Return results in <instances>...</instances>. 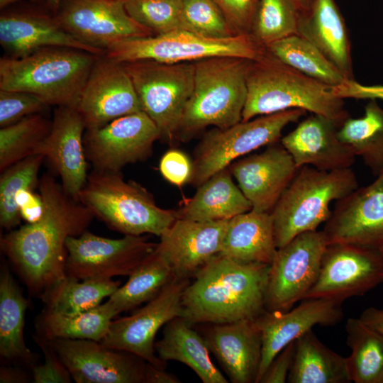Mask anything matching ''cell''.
Returning a JSON list of instances; mask_svg holds the SVG:
<instances>
[{
  "label": "cell",
  "instance_id": "1",
  "mask_svg": "<svg viewBox=\"0 0 383 383\" xmlns=\"http://www.w3.org/2000/svg\"><path fill=\"white\" fill-rule=\"evenodd\" d=\"M38 189L44 204L40 218L9 231L0 245L29 294L40 298L66 276L67 238L87 231L94 216L50 173L40 179Z\"/></svg>",
  "mask_w": 383,
  "mask_h": 383
},
{
  "label": "cell",
  "instance_id": "2",
  "mask_svg": "<svg viewBox=\"0 0 383 383\" xmlns=\"http://www.w3.org/2000/svg\"><path fill=\"white\" fill-rule=\"evenodd\" d=\"M269 269L268 264L214 256L185 287L181 317L191 326L255 319L266 310Z\"/></svg>",
  "mask_w": 383,
  "mask_h": 383
},
{
  "label": "cell",
  "instance_id": "3",
  "mask_svg": "<svg viewBox=\"0 0 383 383\" xmlns=\"http://www.w3.org/2000/svg\"><path fill=\"white\" fill-rule=\"evenodd\" d=\"M241 121L288 109H300L340 123L350 117L343 99L332 87L283 63L265 49L251 60Z\"/></svg>",
  "mask_w": 383,
  "mask_h": 383
},
{
  "label": "cell",
  "instance_id": "4",
  "mask_svg": "<svg viewBox=\"0 0 383 383\" xmlns=\"http://www.w3.org/2000/svg\"><path fill=\"white\" fill-rule=\"evenodd\" d=\"M100 55L67 48H47L0 60V89L34 94L48 106L77 107Z\"/></svg>",
  "mask_w": 383,
  "mask_h": 383
},
{
  "label": "cell",
  "instance_id": "5",
  "mask_svg": "<svg viewBox=\"0 0 383 383\" xmlns=\"http://www.w3.org/2000/svg\"><path fill=\"white\" fill-rule=\"evenodd\" d=\"M250 60L213 57L194 63L192 95L175 137L185 141L207 126L224 129L241 121Z\"/></svg>",
  "mask_w": 383,
  "mask_h": 383
},
{
  "label": "cell",
  "instance_id": "6",
  "mask_svg": "<svg viewBox=\"0 0 383 383\" xmlns=\"http://www.w3.org/2000/svg\"><path fill=\"white\" fill-rule=\"evenodd\" d=\"M78 199L108 228L130 235L160 236L178 218L177 211L157 205L152 195L121 172L93 170Z\"/></svg>",
  "mask_w": 383,
  "mask_h": 383
},
{
  "label": "cell",
  "instance_id": "7",
  "mask_svg": "<svg viewBox=\"0 0 383 383\" xmlns=\"http://www.w3.org/2000/svg\"><path fill=\"white\" fill-rule=\"evenodd\" d=\"M358 187L351 168L323 171L300 167L272 210L277 248L305 232L317 231L331 215L330 204Z\"/></svg>",
  "mask_w": 383,
  "mask_h": 383
},
{
  "label": "cell",
  "instance_id": "8",
  "mask_svg": "<svg viewBox=\"0 0 383 383\" xmlns=\"http://www.w3.org/2000/svg\"><path fill=\"white\" fill-rule=\"evenodd\" d=\"M265 50L250 35L210 38L179 29L119 41L107 48L104 55L120 63L139 60L181 63L222 56L254 60Z\"/></svg>",
  "mask_w": 383,
  "mask_h": 383
},
{
  "label": "cell",
  "instance_id": "9",
  "mask_svg": "<svg viewBox=\"0 0 383 383\" xmlns=\"http://www.w3.org/2000/svg\"><path fill=\"white\" fill-rule=\"evenodd\" d=\"M300 109H288L240 121L229 128H215L198 144L189 182L199 187L226 169L237 158L282 138L284 128L306 114Z\"/></svg>",
  "mask_w": 383,
  "mask_h": 383
},
{
  "label": "cell",
  "instance_id": "10",
  "mask_svg": "<svg viewBox=\"0 0 383 383\" xmlns=\"http://www.w3.org/2000/svg\"><path fill=\"white\" fill-rule=\"evenodd\" d=\"M122 64L143 111L157 126L160 139L172 141L193 91L194 63L139 60Z\"/></svg>",
  "mask_w": 383,
  "mask_h": 383
},
{
  "label": "cell",
  "instance_id": "11",
  "mask_svg": "<svg viewBox=\"0 0 383 383\" xmlns=\"http://www.w3.org/2000/svg\"><path fill=\"white\" fill-rule=\"evenodd\" d=\"M157 245L143 235L112 239L86 231L66 241V275L80 280L129 276Z\"/></svg>",
  "mask_w": 383,
  "mask_h": 383
},
{
  "label": "cell",
  "instance_id": "12",
  "mask_svg": "<svg viewBox=\"0 0 383 383\" xmlns=\"http://www.w3.org/2000/svg\"><path fill=\"white\" fill-rule=\"evenodd\" d=\"M323 231L299 234L277 248L270 265L265 293V309L287 311L316 282L327 246Z\"/></svg>",
  "mask_w": 383,
  "mask_h": 383
},
{
  "label": "cell",
  "instance_id": "13",
  "mask_svg": "<svg viewBox=\"0 0 383 383\" xmlns=\"http://www.w3.org/2000/svg\"><path fill=\"white\" fill-rule=\"evenodd\" d=\"M189 283V279L176 277L144 306L128 316L113 320L100 343L165 369L167 362L155 355V338L162 326L182 316V296Z\"/></svg>",
  "mask_w": 383,
  "mask_h": 383
},
{
  "label": "cell",
  "instance_id": "14",
  "mask_svg": "<svg viewBox=\"0 0 383 383\" xmlns=\"http://www.w3.org/2000/svg\"><path fill=\"white\" fill-rule=\"evenodd\" d=\"M383 282L379 250L346 243L327 245L316 282L304 297L343 301Z\"/></svg>",
  "mask_w": 383,
  "mask_h": 383
},
{
  "label": "cell",
  "instance_id": "15",
  "mask_svg": "<svg viewBox=\"0 0 383 383\" xmlns=\"http://www.w3.org/2000/svg\"><path fill=\"white\" fill-rule=\"evenodd\" d=\"M159 139L157 126L141 111L86 130L83 141L87 159L94 170L119 172L126 165L148 157Z\"/></svg>",
  "mask_w": 383,
  "mask_h": 383
},
{
  "label": "cell",
  "instance_id": "16",
  "mask_svg": "<svg viewBox=\"0 0 383 383\" xmlns=\"http://www.w3.org/2000/svg\"><path fill=\"white\" fill-rule=\"evenodd\" d=\"M56 12L64 30L104 51L119 41L153 35L129 16L124 0H62Z\"/></svg>",
  "mask_w": 383,
  "mask_h": 383
},
{
  "label": "cell",
  "instance_id": "17",
  "mask_svg": "<svg viewBox=\"0 0 383 383\" xmlns=\"http://www.w3.org/2000/svg\"><path fill=\"white\" fill-rule=\"evenodd\" d=\"M375 177L335 201L323 230L328 245L383 247V170Z\"/></svg>",
  "mask_w": 383,
  "mask_h": 383
},
{
  "label": "cell",
  "instance_id": "18",
  "mask_svg": "<svg viewBox=\"0 0 383 383\" xmlns=\"http://www.w3.org/2000/svg\"><path fill=\"white\" fill-rule=\"evenodd\" d=\"M86 130L101 128L121 116L143 111L132 80L122 63L97 57L77 107Z\"/></svg>",
  "mask_w": 383,
  "mask_h": 383
},
{
  "label": "cell",
  "instance_id": "19",
  "mask_svg": "<svg viewBox=\"0 0 383 383\" xmlns=\"http://www.w3.org/2000/svg\"><path fill=\"white\" fill-rule=\"evenodd\" d=\"M77 383H144L147 362L83 339L48 340Z\"/></svg>",
  "mask_w": 383,
  "mask_h": 383
},
{
  "label": "cell",
  "instance_id": "20",
  "mask_svg": "<svg viewBox=\"0 0 383 383\" xmlns=\"http://www.w3.org/2000/svg\"><path fill=\"white\" fill-rule=\"evenodd\" d=\"M341 303L323 298L305 299L292 310H265L256 318L262 342L256 383H260L273 359L290 343L314 326H333L339 323L343 316Z\"/></svg>",
  "mask_w": 383,
  "mask_h": 383
},
{
  "label": "cell",
  "instance_id": "21",
  "mask_svg": "<svg viewBox=\"0 0 383 383\" xmlns=\"http://www.w3.org/2000/svg\"><path fill=\"white\" fill-rule=\"evenodd\" d=\"M228 169L252 209L270 213L299 168L282 145L272 144L262 152L232 163Z\"/></svg>",
  "mask_w": 383,
  "mask_h": 383
},
{
  "label": "cell",
  "instance_id": "22",
  "mask_svg": "<svg viewBox=\"0 0 383 383\" xmlns=\"http://www.w3.org/2000/svg\"><path fill=\"white\" fill-rule=\"evenodd\" d=\"M85 131L76 108L57 106L50 133L37 150V155L47 158L59 174L65 191L77 199L89 175L83 141Z\"/></svg>",
  "mask_w": 383,
  "mask_h": 383
},
{
  "label": "cell",
  "instance_id": "23",
  "mask_svg": "<svg viewBox=\"0 0 383 383\" xmlns=\"http://www.w3.org/2000/svg\"><path fill=\"white\" fill-rule=\"evenodd\" d=\"M228 221L177 218L160 236L156 250L166 258L177 278L189 279L220 254Z\"/></svg>",
  "mask_w": 383,
  "mask_h": 383
},
{
  "label": "cell",
  "instance_id": "24",
  "mask_svg": "<svg viewBox=\"0 0 383 383\" xmlns=\"http://www.w3.org/2000/svg\"><path fill=\"white\" fill-rule=\"evenodd\" d=\"M341 124L325 116L311 113L282 137L281 144L298 168L305 165L323 171L351 168L356 155L338 137Z\"/></svg>",
  "mask_w": 383,
  "mask_h": 383
},
{
  "label": "cell",
  "instance_id": "25",
  "mask_svg": "<svg viewBox=\"0 0 383 383\" xmlns=\"http://www.w3.org/2000/svg\"><path fill=\"white\" fill-rule=\"evenodd\" d=\"M203 337L232 383H256L262 342L255 319L204 324Z\"/></svg>",
  "mask_w": 383,
  "mask_h": 383
},
{
  "label": "cell",
  "instance_id": "26",
  "mask_svg": "<svg viewBox=\"0 0 383 383\" xmlns=\"http://www.w3.org/2000/svg\"><path fill=\"white\" fill-rule=\"evenodd\" d=\"M0 44L10 57L20 58L47 48H67L96 55L105 51L87 45L64 30L55 18L31 13L0 17Z\"/></svg>",
  "mask_w": 383,
  "mask_h": 383
},
{
  "label": "cell",
  "instance_id": "27",
  "mask_svg": "<svg viewBox=\"0 0 383 383\" xmlns=\"http://www.w3.org/2000/svg\"><path fill=\"white\" fill-rule=\"evenodd\" d=\"M297 35L318 48L346 78L354 79L348 29L334 0H315L308 11L299 14Z\"/></svg>",
  "mask_w": 383,
  "mask_h": 383
},
{
  "label": "cell",
  "instance_id": "28",
  "mask_svg": "<svg viewBox=\"0 0 383 383\" xmlns=\"http://www.w3.org/2000/svg\"><path fill=\"white\" fill-rule=\"evenodd\" d=\"M277 250L271 213L251 209L229 219L220 254L243 263L270 265Z\"/></svg>",
  "mask_w": 383,
  "mask_h": 383
},
{
  "label": "cell",
  "instance_id": "29",
  "mask_svg": "<svg viewBox=\"0 0 383 383\" xmlns=\"http://www.w3.org/2000/svg\"><path fill=\"white\" fill-rule=\"evenodd\" d=\"M28 301L7 265L0 271V355L6 362L32 367L38 355L27 346L23 329Z\"/></svg>",
  "mask_w": 383,
  "mask_h": 383
},
{
  "label": "cell",
  "instance_id": "30",
  "mask_svg": "<svg viewBox=\"0 0 383 383\" xmlns=\"http://www.w3.org/2000/svg\"><path fill=\"white\" fill-rule=\"evenodd\" d=\"M223 169L198 187L192 198L177 211L178 218L196 221L228 220L252 209L228 169Z\"/></svg>",
  "mask_w": 383,
  "mask_h": 383
},
{
  "label": "cell",
  "instance_id": "31",
  "mask_svg": "<svg viewBox=\"0 0 383 383\" xmlns=\"http://www.w3.org/2000/svg\"><path fill=\"white\" fill-rule=\"evenodd\" d=\"M155 352L162 360H175L191 368L203 383H227L226 377L210 357L203 337L178 316L165 326L163 337L155 342Z\"/></svg>",
  "mask_w": 383,
  "mask_h": 383
},
{
  "label": "cell",
  "instance_id": "32",
  "mask_svg": "<svg viewBox=\"0 0 383 383\" xmlns=\"http://www.w3.org/2000/svg\"><path fill=\"white\" fill-rule=\"evenodd\" d=\"M289 383H348L345 357L335 353L309 330L295 340Z\"/></svg>",
  "mask_w": 383,
  "mask_h": 383
},
{
  "label": "cell",
  "instance_id": "33",
  "mask_svg": "<svg viewBox=\"0 0 383 383\" xmlns=\"http://www.w3.org/2000/svg\"><path fill=\"white\" fill-rule=\"evenodd\" d=\"M117 315L108 301L91 309L74 314L43 309L36 317L35 333L47 340L83 339L101 342Z\"/></svg>",
  "mask_w": 383,
  "mask_h": 383
},
{
  "label": "cell",
  "instance_id": "34",
  "mask_svg": "<svg viewBox=\"0 0 383 383\" xmlns=\"http://www.w3.org/2000/svg\"><path fill=\"white\" fill-rule=\"evenodd\" d=\"M107 300L117 314L155 298L177 277L166 258L155 250L145 258Z\"/></svg>",
  "mask_w": 383,
  "mask_h": 383
},
{
  "label": "cell",
  "instance_id": "35",
  "mask_svg": "<svg viewBox=\"0 0 383 383\" xmlns=\"http://www.w3.org/2000/svg\"><path fill=\"white\" fill-rule=\"evenodd\" d=\"M338 137L362 158L374 177L383 170V109L377 100H370L362 117L345 120Z\"/></svg>",
  "mask_w": 383,
  "mask_h": 383
},
{
  "label": "cell",
  "instance_id": "36",
  "mask_svg": "<svg viewBox=\"0 0 383 383\" xmlns=\"http://www.w3.org/2000/svg\"><path fill=\"white\" fill-rule=\"evenodd\" d=\"M345 331L351 350L345 357L351 382L383 383V335L359 318H349Z\"/></svg>",
  "mask_w": 383,
  "mask_h": 383
},
{
  "label": "cell",
  "instance_id": "37",
  "mask_svg": "<svg viewBox=\"0 0 383 383\" xmlns=\"http://www.w3.org/2000/svg\"><path fill=\"white\" fill-rule=\"evenodd\" d=\"M121 285L111 279H77L66 275L40 296L44 309L63 314H74L95 308L109 298Z\"/></svg>",
  "mask_w": 383,
  "mask_h": 383
},
{
  "label": "cell",
  "instance_id": "38",
  "mask_svg": "<svg viewBox=\"0 0 383 383\" xmlns=\"http://www.w3.org/2000/svg\"><path fill=\"white\" fill-rule=\"evenodd\" d=\"M266 50L283 63L328 86L348 78L309 41L295 34L267 45Z\"/></svg>",
  "mask_w": 383,
  "mask_h": 383
},
{
  "label": "cell",
  "instance_id": "39",
  "mask_svg": "<svg viewBox=\"0 0 383 383\" xmlns=\"http://www.w3.org/2000/svg\"><path fill=\"white\" fill-rule=\"evenodd\" d=\"M52 121L42 113L27 116L0 129V171L29 156L37 150L51 129Z\"/></svg>",
  "mask_w": 383,
  "mask_h": 383
},
{
  "label": "cell",
  "instance_id": "40",
  "mask_svg": "<svg viewBox=\"0 0 383 383\" xmlns=\"http://www.w3.org/2000/svg\"><path fill=\"white\" fill-rule=\"evenodd\" d=\"M45 157L29 156L11 165L1 172L0 177V226L13 230L20 223L21 216L15 201L18 193L38 187V174Z\"/></svg>",
  "mask_w": 383,
  "mask_h": 383
},
{
  "label": "cell",
  "instance_id": "41",
  "mask_svg": "<svg viewBox=\"0 0 383 383\" xmlns=\"http://www.w3.org/2000/svg\"><path fill=\"white\" fill-rule=\"evenodd\" d=\"M299 13L289 0H259L250 35L260 45L297 34Z\"/></svg>",
  "mask_w": 383,
  "mask_h": 383
},
{
  "label": "cell",
  "instance_id": "42",
  "mask_svg": "<svg viewBox=\"0 0 383 383\" xmlns=\"http://www.w3.org/2000/svg\"><path fill=\"white\" fill-rule=\"evenodd\" d=\"M183 0H124L126 10L153 35L182 29Z\"/></svg>",
  "mask_w": 383,
  "mask_h": 383
},
{
  "label": "cell",
  "instance_id": "43",
  "mask_svg": "<svg viewBox=\"0 0 383 383\" xmlns=\"http://www.w3.org/2000/svg\"><path fill=\"white\" fill-rule=\"evenodd\" d=\"M182 27L210 38L237 35L213 0H183Z\"/></svg>",
  "mask_w": 383,
  "mask_h": 383
},
{
  "label": "cell",
  "instance_id": "44",
  "mask_svg": "<svg viewBox=\"0 0 383 383\" xmlns=\"http://www.w3.org/2000/svg\"><path fill=\"white\" fill-rule=\"evenodd\" d=\"M49 106L38 96L21 91L0 89V126L5 127Z\"/></svg>",
  "mask_w": 383,
  "mask_h": 383
},
{
  "label": "cell",
  "instance_id": "45",
  "mask_svg": "<svg viewBox=\"0 0 383 383\" xmlns=\"http://www.w3.org/2000/svg\"><path fill=\"white\" fill-rule=\"evenodd\" d=\"M32 338L41 350L45 359L43 364L37 363L31 367L33 382L70 383L72 378L50 341L36 333L33 334Z\"/></svg>",
  "mask_w": 383,
  "mask_h": 383
},
{
  "label": "cell",
  "instance_id": "46",
  "mask_svg": "<svg viewBox=\"0 0 383 383\" xmlns=\"http://www.w3.org/2000/svg\"><path fill=\"white\" fill-rule=\"evenodd\" d=\"M237 35H250L259 0H213Z\"/></svg>",
  "mask_w": 383,
  "mask_h": 383
},
{
  "label": "cell",
  "instance_id": "47",
  "mask_svg": "<svg viewBox=\"0 0 383 383\" xmlns=\"http://www.w3.org/2000/svg\"><path fill=\"white\" fill-rule=\"evenodd\" d=\"M162 177L172 184L180 187L189 182L192 172V162L182 151L170 150L165 152L160 162Z\"/></svg>",
  "mask_w": 383,
  "mask_h": 383
},
{
  "label": "cell",
  "instance_id": "48",
  "mask_svg": "<svg viewBox=\"0 0 383 383\" xmlns=\"http://www.w3.org/2000/svg\"><path fill=\"white\" fill-rule=\"evenodd\" d=\"M295 340L287 345L272 361L260 383H284L292 365Z\"/></svg>",
  "mask_w": 383,
  "mask_h": 383
},
{
  "label": "cell",
  "instance_id": "49",
  "mask_svg": "<svg viewBox=\"0 0 383 383\" xmlns=\"http://www.w3.org/2000/svg\"><path fill=\"white\" fill-rule=\"evenodd\" d=\"M333 94L342 99H380L383 101V86H365L347 79L339 86L332 87Z\"/></svg>",
  "mask_w": 383,
  "mask_h": 383
},
{
  "label": "cell",
  "instance_id": "50",
  "mask_svg": "<svg viewBox=\"0 0 383 383\" xmlns=\"http://www.w3.org/2000/svg\"><path fill=\"white\" fill-rule=\"evenodd\" d=\"M15 201L21 218L27 223H34L42 216L44 204L40 193L35 194L32 189L23 190L16 194Z\"/></svg>",
  "mask_w": 383,
  "mask_h": 383
},
{
  "label": "cell",
  "instance_id": "51",
  "mask_svg": "<svg viewBox=\"0 0 383 383\" xmlns=\"http://www.w3.org/2000/svg\"><path fill=\"white\" fill-rule=\"evenodd\" d=\"M180 380L173 374L165 369H160L150 363H146L144 383H179Z\"/></svg>",
  "mask_w": 383,
  "mask_h": 383
},
{
  "label": "cell",
  "instance_id": "52",
  "mask_svg": "<svg viewBox=\"0 0 383 383\" xmlns=\"http://www.w3.org/2000/svg\"><path fill=\"white\" fill-rule=\"evenodd\" d=\"M29 382V376L25 370L9 365L0 368L1 383H26Z\"/></svg>",
  "mask_w": 383,
  "mask_h": 383
},
{
  "label": "cell",
  "instance_id": "53",
  "mask_svg": "<svg viewBox=\"0 0 383 383\" xmlns=\"http://www.w3.org/2000/svg\"><path fill=\"white\" fill-rule=\"evenodd\" d=\"M359 318L365 324L383 335V310L374 307L365 309Z\"/></svg>",
  "mask_w": 383,
  "mask_h": 383
},
{
  "label": "cell",
  "instance_id": "54",
  "mask_svg": "<svg viewBox=\"0 0 383 383\" xmlns=\"http://www.w3.org/2000/svg\"><path fill=\"white\" fill-rule=\"evenodd\" d=\"M299 11V14L308 11L315 0H289Z\"/></svg>",
  "mask_w": 383,
  "mask_h": 383
},
{
  "label": "cell",
  "instance_id": "55",
  "mask_svg": "<svg viewBox=\"0 0 383 383\" xmlns=\"http://www.w3.org/2000/svg\"><path fill=\"white\" fill-rule=\"evenodd\" d=\"M62 0H48V4L55 11H57Z\"/></svg>",
  "mask_w": 383,
  "mask_h": 383
},
{
  "label": "cell",
  "instance_id": "56",
  "mask_svg": "<svg viewBox=\"0 0 383 383\" xmlns=\"http://www.w3.org/2000/svg\"><path fill=\"white\" fill-rule=\"evenodd\" d=\"M18 1H21V0H0V7L4 8Z\"/></svg>",
  "mask_w": 383,
  "mask_h": 383
},
{
  "label": "cell",
  "instance_id": "57",
  "mask_svg": "<svg viewBox=\"0 0 383 383\" xmlns=\"http://www.w3.org/2000/svg\"><path fill=\"white\" fill-rule=\"evenodd\" d=\"M379 252L381 253V255H382V260H383V247L379 249Z\"/></svg>",
  "mask_w": 383,
  "mask_h": 383
}]
</instances>
